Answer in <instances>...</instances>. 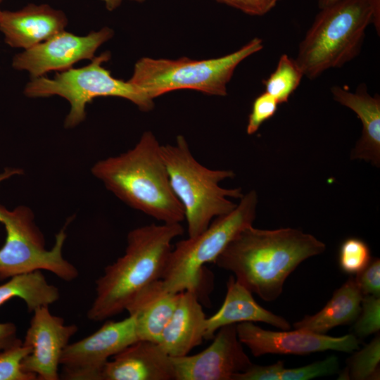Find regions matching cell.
Segmentation results:
<instances>
[{
  "mask_svg": "<svg viewBox=\"0 0 380 380\" xmlns=\"http://www.w3.org/2000/svg\"><path fill=\"white\" fill-rule=\"evenodd\" d=\"M369 246L363 240L350 237L341 243L338 253V264L346 273L357 274L371 262Z\"/></svg>",
  "mask_w": 380,
  "mask_h": 380,
  "instance_id": "484cf974",
  "label": "cell"
},
{
  "mask_svg": "<svg viewBox=\"0 0 380 380\" xmlns=\"http://www.w3.org/2000/svg\"><path fill=\"white\" fill-rule=\"evenodd\" d=\"M137 340L134 316L107 321L89 336L68 344L60 360V379L101 380L110 358Z\"/></svg>",
  "mask_w": 380,
  "mask_h": 380,
  "instance_id": "30bf717a",
  "label": "cell"
},
{
  "mask_svg": "<svg viewBox=\"0 0 380 380\" xmlns=\"http://www.w3.org/2000/svg\"><path fill=\"white\" fill-rule=\"evenodd\" d=\"M30 348L18 338L0 351V380H37V376L24 372L21 363Z\"/></svg>",
  "mask_w": 380,
  "mask_h": 380,
  "instance_id": "d4e9b609",
  "label": "cell"
},
{
  "mask_svg": "<svg viewBox=\"0 0 380 380\" xmlns=\"http://www.w3.org/2000/svg\"><path fill=\"white\" fill-rule=\"evenodd\" d=\"M66 15L48 4H29L11 11H0V32L13 48L30 49L63 31Z\"/></svg>",
  "mask_w": 380,
  "mask_h": 380,
  "instance_id": "9a60e30c",
  "label": "cell"
},
{
  "mask_svg": "<svg viewBox=\"0 0 380 380\" xmlns=\"http://www.w3.org/2000/svg\"><path fill=\"white\" fill-rule=\"evenodd\" d=\"M183 233L180 223L151 224L129 231L124 254L95 281L87 318L101 322L122 312L144 289L161 279L172 241Z\"/></svg>",
  "mask_w": 380,
  "mask_h": 380,
  "instance_id": "3957f363",
  "label": "cell"
},
{
  "mask_svg": "<svg viewBox=\"0 0 380 380\" xmlns=\"http://www.w3.org/2000/svg\"><path fill=\"white\" fill-rule=\"evenodd\" d=\"M236 331L241 343L255 357L266 354L303 355L326 350L353 353L359 348V340L352 334L333 337L302 329L274 331L253 322L239 323Z\"/></svg>",
  "mask_w": 380,
  "mask_h": 380,
  "instance_id": "4fadbf2b",
  "label": "cell"
},
{
  "mask_svg": "<svg viewBox=\"0 0 380 380\" xmlns=\"http://www.w3.org/2000/svg\"><path fill=\"white\" fill-rule=\"evenodd\" d=\"M18 338L17 327L13 322H0V351L10 346Z\"/></svg>",
  "mask_w": 380,
  "mask_h": 380,
  "instance_id": "d6a6232c",
  "label": "cell"
},
{
  "mask_svg": "<svg viewBox=\"0 0 380 380\" xmlns=\"http://www.w3.org/2000/svg\"><path fill=\"white\" fill-rule=\"evenodd\" d=\"M331 91L334 99L352 110L361 120L362 135L353 150L351 159H362L376 167L380 164V97L371 96L367 85L360 84L355 92L338 85Z\"/></svg>",
  "mask_w": 380,
  "mask_h": 380,
  "instance_id": "ac0fdd59",
  "label": "cell"
},
{
  "mask_svg": "<svg viewBox=\"0 0 380 380\" xmlns=\"http://www.w3.org/2000/svg\"><path fill=\"white\" fill-rule=\"evenodd\" d=\"M101 380H175L172 357L158 343L137 340L107 362Z\"/></svg>",
  "mask_w": 380,
  "mask_h": 380,
  "instance_id": "2e32d148",
  "label": "cell"
},
{
  "mask_svg": "<svg viewBox=\"0 0 380 380\" xmlns=\"http://www.w3.org/2000/svg\"><path fill=\"white\" fill-rule=\"evenodd\" d=\"M353 334L357 338H365L380 329V296H363L361 310L355 321Z\"/></svg>",
  "mask_w": 380,
  "mask_h": 380,
  "instance_id": "4316f807",
  "label": "cell"
},
{
  "mask_svg": "<svg viewBox=\"0 0 380 380\" xmlns=\"http://www.w3.org/2000/svg\"><path fill=\"white\" fill-rule=\"evenodd\" d=\"M380 338L378 335L347 360L338 379H379Z\"/></svg>",
  "mask_w": 380,
  "mask_h": 380,
  "instance_id": "cb8c5ba5",
  "label": "cell"
},
{
  "mask_svg": "<svg viewBox=\"0 0 380 380\" xmlns=\"http://www.w3.org/2000/svg\"><path fill=\"white\" fill-rule=\"evenodd\" d=\"M34 218L28 206L20 205L8 209L0 203V224L6 231L5 242L0 248V280L19 274L46 270L65 281H73L79 272L63 255L70 219L56 234L54 244L48 250Z\"/></svg>",
  "mask_w": 380,
  "mask_h": 380,
  "instance_id": "9c48e42d",
  "label": "cell"
},
{
  "mask_svg": "<svg viewBox=\"0 0 380 380\" xmlns=\"http://www.w3.org/2000/svg\"><path fill=\"white\" fill-rule=\"evenodd\" d=\"M206 318L198 294L194 290L180 292L176 308L158 344L171 357L189 354L204 339Z\"/></svg>",
  "mask_w": 380,
  "mask_h": 380,
  "instance_id": "e0dca14e",
  "label": "cell"
},
{
  "mask_svg": "<svg viewBox=\"0 0 380 380\" xmlns=\"http://www.w3.org/2000/svg\"><path fill=\"white\" fill-rule=\"evenodd\" d=\"M113 34L108 27L91 31L84 36L65 30L16 54L12 66L15 70L27 72L31 79L45 76L52 71H64L79 61L94 58L98 49L111 39Z\"/></svg>",
  "mask_w": 380,
  "mask_h": 380,
  "instance_id": "8fae6325",
  "label": "cell"
},
{
  "mask_svg": "<svg viewBox=\"0 0 380 380\" xmlns=\"http://www.w3.org/2000/svg\"><path fill=\"white\" fill-rule=\"evenodd\" d=\"M284 362L278 361L269 365L252 364L245 371L234 376L233 380H280Z\"/></svg>",
  "mask_w": 380,
  "mask_h": 380,
  "instance_id": "4dcf8cb0",
  "label": "cell"
},
{
  "mask_svg": "<svg viewBox=\"0 0 380 380\" xmlns=\"http://www.w3.org/2000/svg\"><path fill=\"white\" fill-rule=\"evenodd\" d=\"M326 245L312 234L293 228L242 229L214 263L232 272L252 293L276 300L286 279L306 259L322 253Z\"/></svg>",
  "mask_w": 380,
  "mask_h": 380,
  "instance_id": "6da1fadb",
  "label": "cell"
},
{
  "mask_svg": "<svg viewBox=\"0 0 380 380\" xmlns=\"http://www.w3.org/2000/svg\"><path fill=\"white\" fill-rule=\"evenodd\" d=\"M241 12L253 16H261L270 12L280 0H215Z\"/></svg>",
  "mask_w": 380,
  "mask_h": 380,
  "instance_id": "1f68e13d",
  "label": "cell"
},
{
  "mask_svg": "<svg viewBox=\"0 0 380 380\" xmlns=\"http://www.w3.org/2000/svg\"><path fill=\"white\" fill-rule=\"evenodd\" d=\"M0 11H1V9H0Z\"/></svg>",
  "mask_w": 380,
  "mask_h": 380,
  "instance_id": "f35d334b",
  "label": "cell"
},
{
  "mask_svg": "<svg viewBox=\"0 0 380 380\" xmlns=\"http://www.w3.org/2000/svg\"><path fill=\"white\" fill-rule=\"evenodd\" d=\"M369 8L372 12V21L378 35L380 33V0H368Z\"/></svg>",
  "mask_w": 380,
  "mask_h": 380,
  "instance_id": "836d02e7",
  "label": "cell"
},
{
  "mask_svg": "<svg viewBox=\"0 0 380 380\" xmlns=\"http://www.w3.org/2000/svg\"><path fill=\"white\" fill-rule=\"evenodd\" d=\"M319 8L331 5L338 0H315Z\"/></svg>",
  "mask_w": 380,
  "mask_h": 380,
  "instance_id": "8d00e7d4",
  "label": "cell"
},
{
  "mask_svg": "<svg viewBox=\"0 0 380 380\" xmlns=\"http://www.w3.org/2000/svg\"><path fill=\"white\" fill-rule=\"evenodd\" d=\"M179 293L167 291L161 279L144 289L127 307L134 316L139 340L159 343L161 334L177 304Z\"/></svg>",
  "mask_w": 380,
  "mask_h": 380,
  "instance_id": "ffe728a7",
  "label": "cell"
},
{
  "mask_svg": "<svg viewBox=\"0 0 380 380\" xmlns=\"http://www.w3.org/2000/svg\"><path fill=\"white\" fill-rule=\"evenodd\" d=\"M2 1H4V0H0V3H1Z\"/></svg>",
  "mask_w": 380,
  "mask_h": 380,
  "instance_id": "74e56055",
  "label": "cell"
},
{
  "mask_svg": "<svg viewBox=\"0 0 380 380\" xmlns=\"http://www.w3.org/2000/svg\"><path fill=\"white\" fill-rule=\"evenodd\" d=\"M319 9L295 58L310 80L356 58L372 21L368 0H338Z\"/></svg>",
  "mask_w": 380,
  "mask_h": 380,
  "instance_id": "5b68a950",
  "label": "cell"
},
{
  "mask_svg": "<svg viewBox=\"0 0 380 380\" xmlns=\"http://www.w3.org/2000/svg\"><path fill=\"white\" fill-rule=\"evenodd\" d=\"M340 372V362L335 355L322 360L296 367L286 369L281 372L280 380H309L314 378L330 376Z\"/></svg>",
  "mask_w": 380,
  "mask_h": 380,
  "instance_id": "83f0119b",
  "label": "cell"
},
{
  "mask_svg": "<svg viewBox=\"0 0 380 380\" xmlns=\"http://www.w3.org/2000/svg\"><path fill=\"white\" fill-rule=\"evenodd\" d=\"M279 103L271 95L264 91L253 101L248 115L246 132L249 135L258 132L260 126L276 113Z\"/></svg>",
  "mask_w": 380,
  "mask_h": 380,
  "instance_id": "f1b7e54d",
  "label": "cell"
},
{
  "mask_svg": "<svg viewBox=\"0 0 380 380\" xmlns=\"http://www.w3.org/2000/svg\"><path fill=\"white\" fill-rule=\"evenodd\" d=\"M161 154L171 187L182 206L189 236L200 234L215 217L233 210L237 204L229 198L243 197L241 188L220 186L224 179L233 178L234 172L201 164L184 136L178 135L175 144L161 145Z\"/></svg>",
  "mask_w": 380,
  "mask_h": 380,
  "instance_id": "277c9868",
  "label": "cell"
},
{
  "mask_svg": "<svg viewBox=\"0 0 380 380\" xmlns=\"http://www.w3.org/2000/svg\"><path fill=\"white\" fill-rule=\"evenodd\" d=\"M303 77L296 61L287 54H282L274 71L262 81L265 91L274 97L279 104L286 103Z\"/></svg>",
  "mask_w": 380,
  "mask_h": 380,
  "instance_id": "603a6c76",
  "label": "cell"
},
{
  "mask_svg": "<svg viewBox=\"0 0 380 380\" xmlns=\"http://www.w3.org/2000/svg\"><path fill=\"white\" fill-rule=\"evenodd\" d=\"M102 1L106 6V8L112 11L119 7L123 0H101ZM138 3H142L145 0H130Z\"/></svg>",
  "mask_w": 380,
  "mask_h": 380,
  "instance_id": "d590c367",
  "label": "cell"
},
{
  "mask_svg": "<svg viewBox=\"0 0 380 380\" xmlns=\"http://www.w3.org/2000/svg\"><path fill=\"white\" fill-rule=\"evenodd\" d=\"M27 329L23 343L30 348L22 361V369L37 376V380H58L63 350L77 331L76 324L51 313L49 307L37 308Z\"/></svg>",
  "mask_w": 380,
  "mask_h": 380,
  "instance_id": "5bb4252c",
  "label": "cell"
},
{
  "mask_svg": "<svg viewBox=\"0 0 380 380\" xmlns=\"http://www.w3.org/2000/svg\"><path fill=\"white\" fill-rule=\"evenodd\" d=\"M213 339L197 354L172 357L175 380H233L253 364L238 338L236 324L220 328Z\"/></svg>",
  "mask_w": 380,
  "mask_h": 380,
  "instance_id": "7c38bea8",
  "label": "cell"
},
{
  "mask_svg": "<svg viewBox=\"0 0 380 380\" xmlns=\"http://www.w3.org/2000/svg\"><path fill=\"white\" fill-rule=\"evenodd\" d=\"M92 175L130 208L166 224L184 220L161 154V144L151 131L131 149L95 163Z\"/></svg>",
  "mask_w": 380,
  "mask_h": 380,
  "instance_id": "7a4b0ae2",
  "label": "cell"
},
{
  "mask_svg": "<svg viewBox=\"0 0 380 380\" xmlns=\"http://www.w3.org/2000/svg\"><path fill=\"white\" fill-rule=\"evenodd\" d=\"M262 48V40L255 37L238 50L215 58L144 57L136 62L132 75L128 80L153 100L179 89L224 96L227 94V84L237 66Z\"/></svg>",
  "mask_w": 380,
  "mask_h": 380,
  "instance_id": "8992f818",
  "label": "cell"
},
{
  "mask_svg": "<svg viewBox=\"0 0 380 380\" xmlns=\"http://www.w3.org/2000/svg\"><path fill=\"white\" fill-rule=\"evenodd\" d=\"M18 298L32 312L37 308L53 304L60 299V291L49 284L41 270L14 275L0 285V306Z\"/></svg>",
  "mask_w": 380,
  "mask_h": 380,
  "instance_id": "7402d4cb",
  "label": "cell"
},
{
  "mask_svg": "<svg viewBox=\"0 0 380 380\" xmlns=\"http://www.w3.org/2000/svg\"><path fill=\"white\" fill-rule=\"evenodd\" d=\"M355 280L363 296H380V260L375 258L360 272Z\"/></svg>",
  "mask_w": 380,
  "mask_h": 380,
  "instance_id": "f546056e",
  "label": "cell"
},
{
  "mask_svg": "<svg viewBox=\"0 0 380 380\" xmlns=\"http://www.w3.org/2000/svg\"><path fill=\"white\" fill-rule=\"evenodd\" d=\"M110 53L105 51L95 56L84 67L71 68L58 72L53 78L42 76L31 79L24 89L30 98L58 96L70 104L64 120L65 128H73L86 118V107L94 99L115 96L127 99L144 112L151 110L154 101L129 80L114 77L103 63L110 59Z\"/></svg>",
  "mask_w": 380,
  "mask_h": 380,
  "instance_id": "52a82bcc",
  "label": "cell"
},
{
  "mask_svg": "<svg viewBox=\"0 0 380 380\" xmlns=\"http://www.w3.org/2000/svg\"><path fill=\"white\" fill-rule=\"evenodd\" d=\"M260 322L282 330L291 328L284 317L260 306L252 293L231 275L227 282V293L221 308L205 319L204 339L210 340L221 327L241 322Z\"/></svg>",
  "mask_w": 380,
  "mask_h": 380,
  "instance_id": "d6986e66",
  "label": "cell"
},
{
  "mask_svg": "<svg viewBox=\"0 0 380 380\" xmlns=\"http://www.w3.org/2000/svg\"><path fill=\"white\" fill-rule=\"evenodd\" d=\"M257 205V193L251 190L233 210L215 217L202 232L178 241L170 253L161 279L165 289L175 293L186 290L198 293L204 265L214 263L229 243L253 224Z\"/></svg>",
  "mask_w": 380,
  "mask_h": 380,
  "instance_id": "ba28073f",
  "label": "cell"
},
{
  "mask_svg": "<svg viewBox=\"0 0 380 380\" xmlns=\"http://www.w3.org/2000/svg\"><path fill=\"white\" fill-rule=\"evenodd\" d=\"M363 295L354 277L348 279L333 294L325 306L313 315H306L293 324L296 329L326 334L330 329L355 321L361 310Z\"/></svg>",
  "mask_w": 380,
  "mask_h": 380,
  "instance_id": "44dd1931",
  "label": "cell"
},
{
  "mask_svg": "<svg viewBox=\"0 0 380 380\" xmlns=\"http://www.w3.org/2000/svg\"><path fill=\"white\" fill-rule=\"evenodd\" d=\"M23 174V170L16 167H6L0 172V185L5 181Z\"/></svg>",
  "mask_w": 380,
  "mask_h": 380,
  "instance_id": "e575fe53",
  "label": "cell"
}]
</instances>
